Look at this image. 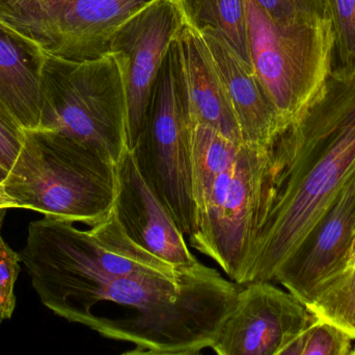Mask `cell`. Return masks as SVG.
Instances as JSON below:
<instances>
[{
	"mask_svg": "<svg viewBox=\"0 0 355 355\" xmlns=\"http://www.w3.org/2000/svg\"><path fill=\"white\" fill-rule=\"evenodd\" d=\"M242 286L200 262L176 277L89 268L60 279L43 304L83 327L99 304L128 308L108 336L135 346L124 354L194 355L211 348Z\"/></svg>",
	"mask_w": 355,
	"mask_h": 355,
	"instance_id": "1",
	"label": "cell"
},
{
	"mask_svg": "<svg viewBox=\"0 0 355 355\" xmlns=\"http://www.w3.org/2000/svg\"><path fill=\"white\" fill-rule=\"evenodd\" d=\"M272 204L243 285L272 281L355 170V75L331 72L272 145Z\"/></svg>",
	"mask_w": 355,
	"mask_h": 355,
	"instance_id": "2",
	"label": "cell"
},
{
	"mask_svg": "<svg viewBox=\"0 0 355 355\" xmlns=\"http://www.w3.org/2000/svg\"><path fill=\"white\" fill-rule=\"evenodd\" d=\"M24 131L22 147L1 185L17 208L92 227L114 208L116 165L58 131Z\"/></svg>",
	"mask_w": 355,
	"mask_h": 355,
	"instance_id": "3",
	"label": "cell"
},
{
	"mask_svg": "<svg viewBox=\"0 0 355 355\" xmlns=\"http://www.w3.org/2000/svg\"><path fill=\"white\" fill-rule=\"evenodd\" d=\"M272 146L241 143L194 206L189 244L242 285L275 193Z\"/></svg>",
	"mask_w": 355,
	"mask_h": 355,
	"instance_id": "4",
	"label": "cell"
},
{
	"mask_svg": "<svg viewBox=\"0 0 355 355\" xmlns=\"http://www.w3.org/2000/svg\"><path fill=\"white\" fill-rule=\"evenodd\" d=\"M41 126L58 131L116 165L128 148L122 74L110 53L87 60L46 54Z\"/></svg>",
	"mask_w": 355,
	"mask_h": 355,
	"instance_id": "5",
	"label": "cell"
},
{
	"mask_svg": "<svg viewBox=\"0 0 355 355\" xmlns=\"http://www.w3.org/2000/svg\"><path fill=\"white\" fill-rule=\"evenodd\" d=\"M187 90L177 39L162 63L152 91L143 131L131 151L139 170L178 226L188 238L194 231Z\"/></svg>",
	"mask_w": 355,
	"mask_h": 355,
	"instance_id": "6",
	"label": "cell"
},
{
	"mask_svg": "<svg viewBox=\"0 0 355 355\" xmlns=\"http://www.w3.org/2000/svg\"><path fill=\"white\" fill-rule=\"evenodd\" d=\"M246 6L252 68L287 126L331 73V22L284 26L254 0Z\"/></svg>",
	"mask_w": 355,
	"mask_h": 355,
	"instance_id": "7",
	"label": "cell"
},
{
	"mask_svg": "<svg viewBox=\"0 0 355 355\" xmlns=\"http://www.w3.org/2000/svg\"><path fill=\"white\" fill-rule=\"evenodd\" d=\"M153 0H0V21L46 54L87 60L107 53L116 31Z\"/></svg>",
	"mask_w": 355,
	"mask_h": 355,
	"instance_id": "8",
	"label": "cell"
},
{
	"mask_svg": "<svg viewBox=\"0 0 355 355\" xmlns=\"http://www.w3.org/2000/svg\"><path fill=\"white\" fill-rule=\"evenodd\" d=\"M183 26L176 0H153L121 26L108 46L122 74L130 150L145 125L162 63Z\"/></svg>",
	"mask_w": 355,
	"mask_h": 355,
	"instance_id": "9",
	"label": "cell"
},
{
	"mask_svg": "<svg viewBox=\"0 0 355 355\" xmlns=\"http://www.w3.org/2000/svg\"><path fill=\"white\" fill-rule=\"evenodd\" d=\"M316 319L308 306L271 281L242 286L210 349L219 355H282Z\"/></svg>",
	"mask_w": 355,
	"mask_h": 355,
	"instance_id": "10",
	"label": "cell"
},
{
	"mask_svg": "<svg viewBox=\"0 0 355 355\" xmlns=\"http://www.w3.org/2000/svg\"><path fill=\"white\" fill-rule=\"evenodd\" d=\"M355 243V170L275 272L273 281L306 304L347 266Z\"/></svg>",
	"mask_w": 355,
	"mask_h": 355,
	"instance_id": "11",
	"label": "cell"
},
{
	"mask_svg": "<svg viewBox=\"0 0 355 355\" xmlns=\"http://www.w3.org/2000/svg\"><path fill=\"white\" fill-rule=\"evenodd\" d=\"M116 174L114 212L129 238L177 270L198 264L185 235L139 170L129 148L116 163Z\"/></svg>",
	"mask_w": 355,
	"mask_h": 355,
	"instance_id": "12",
	"label": "cell"
},
{
	"mask_svg": "<svg viewBox=\"0 0 355 355\" xmlns=\"http://www.w3.org/2000/svg\"><path fill=\"white\" fill-rule=\"evenodd\" d=\"M202 35L225 83L242 142L270 147L286 126L256 71L220 38Z\"/></svg>",
	"mask_w": 355,
	"mask_h": 355,
	"instance_id": "13",
	"label": "cell"
},
{
	"mask_svg": "<svg viewBox=\"0 0 355 355\" xmlns=\"http://www.w3.org/2000/svg\"><path fill=\"white\" fill-rule=\"evenodd\" d=\"M192 125L213 127L243 143L227 89L204 38L184 23L177 39Z\"/></svg>",
	"mask_w": 355,
	"mask_h": 355,
	"instance_id": "14",
	"label": "cell"
},
{
	"mask_svg": "<svg viewBox=\"0 0 355 355\" xmlns=\"http://www.w3.org/2000/svg\"><path fill=\"white\" fill-rule=\"evenodd\" d=\"M45 58L35 41L0 21V100L23 131L41 126Z\"/></svg>",
	"mask_w": 355,
	"mask_h": 355,
	"instance_id": "15",
	"label": "cell"
},
{
	"mask_svg": "<svg viewBox=\"0 0 355 355\" xmlns=\"http://www.w3.org/2000/svg\"><path fill=\"white\" fill-rule=\"evenodd\" d=\"M184 23L200 35L223 39L252 66L246 0H176Z\"/></svg>",
	"mask_w": 355,
	"mask_h": 355,
	"instance_id": "16",
	"label": "cell"
},
{
	"mask_svg": "<svg viewBox=\"0 0 355 355\" xmlns=\"http://www.w3.org/2000/svg\"><path fill=\"white\" fill-rule=\"evenodd\" d=\"M306 306L315 316L337 325L355 341V265L327 279Z\"/></svg>",
	"mask_w": 355,
	"mask_h": 355,
	"instance_id": "17",
	"label": "cell"
},
{
	"mask_svg": "<svg viewBox=\"0 0 355 355\" xmlns=\"http://www.w3.org/2000/svg\"><path fill=\"white\" fill-rule=\"evenodd\" d=\"M334 45L331 72L355 75V0H327Z\"/></svg>",
	"mask_w": 355,
	"mask_h": 355,
	"instance_id": "18",
	"label": "cell"
},
{
	"mask_svg": "<svg viewBox=\"0 0 355 355\" xmlns=\"http://www.w3.org/2000/svg\"><path fill=\"white\" fill-rule=\"evenodd\" d=\"M354 342L349 333L316 317L282 355H348L354 349Z\"/></svg>",
	"mask_w": 355,
	"mask_h": 355,
	"instance_id": "19",
	"label": "cell"
},
{
	"mask_svg": "<svg viewBox=\"0 0 355 355\" xmlns=\"http://www.w3.org/2000/svg\"><path fill=\"white\" fill-rule=\"evenodd\" d=\"M275 23L320 25L331 22L327 0H254Z\"/></svg>",
	"mask_w": 355,
	"mask_h": 355,
	"instance_id": "20",
	"label": "cell"
},
{
	"mask_svg": "<svg viewBox=\"0 0 355 355\" xmlns=\"http://www.w3.org/2000/svg\"><path fill=\"white\" fill-rule=\"evenodd\" d=\"M19 254L0 236V324L10 320L16 308L15 285L20 271Z\"/></svg>",
	"mask_w": 355,
	"mask_h": 355,
	"instance_id": "21",
	"label": "cell"
},
{
	"mask_svg": "<svg viewBox=\"0 0 355 355\" xmlns=\"http://www.w3.org/2000/svg\"><path fill=\"white\" fill-rule=\"evenodd\" d=\"M24 131L0 100V166L10 171L22 147Z\"/></svg>",
	"mask_w": 355,
	"mask_h": 355,
	"instance_id": "22",
	"label": "cell"
},
{
	"mask_svg": "<svg viewBox=\"0 0 355 355\" xmlns=\"http://www.w3.org/2000/svg\"><path fill=\"white\" fill-rule=\"evenodd\" d=\"M17 208V206L16 204L6 195L1 183H0V208Z\"/></svg>",
	"mask_w": 355,
	"mask_h": 355,
	"instance_id": "23",
	"label": "cell"
},
{
	"mask_svg": "<svg viewBox=\"0 0 355 355\" xmlns=\"http://www.w3.org/2000/svg\"><path fill=\"white\" fill-rule=\"evenodd\" d=\"M8 210V208H0V229H1L2 224H3L4 218H6Z\"/></svg>",
	"mask_w": 355,
	"mask_h": 355,
	"instance_id": "24",
	"label": "cell"
},
{
	"mask_svg": "<svg viewBox=\"0 0 355 355\" xmlns=\"http://www.w3.org/2000/svg\"><path fill=\"white\" fill-rule=\"evenodd\" d=\"M350 265H355V243L354 245V248H352V254H350V258L349 261H348L347 266H350Z\"/></svg>",
	"mask_w": 355,
	"mask_h": 355,
	"instance_id": "25",
	"label": "cell"
},
{
	"mask_svg": "<svg viewBox=\"0 0 355 355\" xmlns=\"http://www.w3.org/2000/svg\"><path fill=\"white\" fill-rule=\"evenodd\" d=\"M6 175H8V171L4 170V169L0 166V183L6 179Z\"/></svg>",
	"mask_w": 355,
	"mask_h": 355,
	"instance_id": "26",
	"label": "cell"
},
{
	"mask_svg": "<svg viewBox=\"0 0 355 355\" xmlns=\"http://www.w3.org/2000/svg\"><path fill=\"white\" fill-rule=\"evenodd\" d=\"M352 354L355 355V346L354 347V350H352Z\"/></svg>",
	"mask_w": 355,
	"mask_h": 355,
	"instance_id": "27",
	"label": "cell"
}]
</instances>
